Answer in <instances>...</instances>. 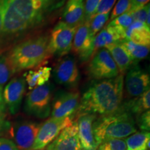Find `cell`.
Wrapping results in <instances>:
<instances>
[{
	"label": "cell",
	"mask_w": 150,
	"mask_h": 150,
	"mask_svg": "<svg viewBox=\"0 0 150 150\" xmlns=\"http://www.w3.org/2000/svg\"><path fill=\"white\" fill-rule=\"evenodd\" d=\"M54 4L55 0H4L3 35L19 34L40 25Z\"/></svg>",
	"instance_id": "6da1fadb"
},
{
	"label": "cell",
	"mask_w": 150,
	"mask_h": 150,
	"mask_svg": "<svg viewBox=\"0 0 150 150\" xmlns=\"http://www.w3.org/2000/svg\"><path fill=\"white\" fill-rule=\"evenodd\" d=\"M124 75L95 82L83 93L76 114L101 116L113 113L120 108L123 101Z\"/></svg>",
	"instance_id": "7a4b0ae2"
},
{
	"label": "cell",
	"mask_w": 150,
	"mask_h": 150,
	"mask_svg": "<svg viewBox=\"0 0 150 150\" xmlns=\"http://www.w3.org/2000/svg\"><path fill=\"white\" fill-rule=\"evenodd\" d=\"M50 35L42 34L31 38L14 47L7 56L13 73L40 66L50 57Z\"/></svg>",
	"instance_id": "3957f363"
},
{
	"label": "cell",
	"mask_w": 150,
	"mask_h": 150,
	"mask_svg": "<svg viewBox=\"0 0 150 150\" xmlns=\"http://www.w3.org/2000/svg\"><path fill=\"white\" fill-rule=\"evenodd\" d=\"M94 138L99 146L108 139H122L137 131L132 114L121 107L113 113L96 118L93 124Z\"/></svg>",
	"instance_id": "277c9868"
},
{
	"label": "cell",
	"mask_w": 150,
	"mask_h": 150,
	"mask_svg": "<svg viewBox=\"0 0 150 150\" xmlns=\"http://www.w3.org/2000/svg\"><path fill=\"white\" fill-rule=\"evenodd\" d=\"M87 73L92 79L103 80L115 77L119 70L107 49L101 48L93 54L87 67Z\"/></svg>",
	"instance_id": "5b68a950"
},
{
	"label": "cell",
	"mask_w": 150,
	"mask_h": 150,
	"mask_svg": "<svg viewBox=\"0 0 150 150\" xmlns=\"http://www.w3.org/2000/svg\"><path fill=\"white\" fill-rule=\"evenodd\" d=\"M52 99V86L45 83L31 90L25 101L24 110L27 113L38 117H46L50 112Z\"/></svg>",
	"instance_id": "8992f818"
},
{
	"label": "cell",
	"mask_w": 150,
	"mask_h": 150,
	"mask_svg": "<svg viewBox=\"0 0 150 150\" xmlns=\"http://www.w3.org/2000/svg\"><path fill=\"white\" fill-rule=\"evenodd\" d=\"M77 28L67 25L62 21L56 24L50 35V55L61 57L68 54L72 50L73 39Z\"/></svg>",
	"instance_id": "52a82bcc"
},
{
	"label": "cell",
	"mask_w": 150,
	"mask_h": 150,
	"mask_svg": "<svg viewBox=\"0 0 150 150\" xmlns=\"http://www.w3.org/2000/svg\"><path fill=\"white\" fill-rule=\"evenodd\" d=\"M75 115L64 118L50 117L40 125L32 150L45 149L59 136L60 133L73 122Z\"/></svg>",
	"instance_id": "ba28073f"
},
{
	"label": "cell",
	"mask_w": 150,
	"mask_h": 150,
	"mask_svg": "<svg viewBox=\"0 0 150 150\" xmlns=\"http://www.w3.org/2000/svg\"><path fill=\"white\" fill-rule=\"evenodd\" d=\"M150 77L147 72L138 65H134L127 72L124 80L123 98L129 99L138 97L149 89Z\"/></svg>",
	"instance_id": "9c48e42d"
},
{
	"label": "cell",
	"mask_w": 150,
	"mask_h": 150,
	"mask_svg": "<svg viewBox=\"0 0 150 150\" xmlns=\"http://www.w3.org/2000/svg\"><path fill=\"white\" fill-rule=\"evenodd\" d=\"M54 78L56 83L69 88H75L78 86L80 73L72 56H66L60 60L54 70Z\"/></svg>",
	"instance_id": "30bf717a"
},
{
	"label": "cell",
	"mask_w": 150,
	"mask_h": 150,
	"mask_svg": "<svg viewBox=\"0 0 150 150\" xmlns=\"http://www.w3.org/2000/svg\"><path fill=\"white\" fill-rule=\"evenodd\" d=\"M90 22L85 21L77 28L73 39L72 50L81 61L86 62L91 59L94 52L95 36L89 27Z\"/></svg>",
	"instance_id": "8fae6325"
},
{
	"label": "cell",
	"mask_w": 150,
	"mask_h": 150,
	"mask_svg": "<svg viewBox=\"0 0 150 150\" xmlns=\"http://www.w3.org/2000/svg\"><path fill=\"white\" fill-rule=\"evenodd\" d=\"M80 101V94L75 90L59 93L52 104V117L64 118L75 115Z\"/></svg>",
	"instance_id": "7c38bea8"
},
{
	"label": "cell",
	"mask_w": 150,
	"mask_h": 150,
	"mask_svg": "<svg viewBox=\"0 0 150 150\" xmlns=\"http://www.w3.org/2000/svg\"><path fill=\"white\" fill-rule=\"evenodd\" d=\"M40 125L32 121L16 124L13 129L12 136L18 150H32Z\"/></svg>",
	"instance_id": "4fadbf2b"
},
{
	"label": "cell",
	"mask_w": 150,
	"mask_h": 150,
	"mask_svg": "<svg viewBox=\"0 0 150 150\" xmlns=\"http://www.w3.org/2000/svg\"><path fill=\"white\" fill-rule=\"evenodd\" d=\"M26 88V81L24 78L13 79L5 87L3 97L6 106L9 112L15 115L18 112L21 106Z\"/></svg>",
	"instance_id": "5bb4252c"
},
{
	"label": "cell",
	"mask_w": 150,
	"mask_h": 150,
	"mask_svg": "<svg viewBox=\"0 0 150 150\" xmlns=\"http://www.w3.org/2000/svg\"><path fill=\"white\" fill-rule=\"evenodd\" d=\"M45 150H81L78 136L77 121L74 120L59 136L45 148Z\"/></svg>",
	"instance_id": "9a60e30c"
},
{
	"label": "cell",
	"mask_w": 150,
	"mask_h": 150,
	"mask_svg": "<svg viewBox=\"0 0 150 150\" xmlns=\"http://www.w3.org/2000/svg\"><path fill=\"white\" fill-rule=\"evenodd\" d=\"M77 116L78 136L82 150H96L97 145L94 138L93 124L97 115L92 114H82Z\"/></svg>",
	"instance_id": "2e32d148"
},
{
	"label": "cell",
	"mask_w": 150,
	"mask_h": 150,
	"mask_svg": "<svg viewBox=\"0 0 150 150\" xmlns=\"http://www.w3.org/2000/svg\"><path fill=\"white\" fill-rule=\"evenodd\" d=\"M125 30L126 29H124L121 27L111 26L108 24L104 29L97 33V35H95L94 40L93 54L99 49L106 47V46L112 43L119 42L125 40Z\"/></svg>",
	"instance_id": "e0dca14e"
},
{
	"label": "cell",
	"mask_w": 150,
	"mask_h": 150,
	"mask_svg": "<svg viewBox=\"0 0 150 150\" xmlns=\"http://www.w3.org/2000/svg\"><path fill=\"white\" fill-rule=\"evenodd\" d=\"M62 20L67 25L79 27L85 22V8L83 0L68 1L65 5Z\"/></svg>",
	"instance_id": "ac0fdd59"
},
{
	"label": "cell",
	"mask_w": 150,
	"mask_h": 150,
	"mask_svg": "<svg viewBox=\"0 0 150 150\" xmlns=\"http://www.w3.org/2000/svg\"><path fill=\"white\" fill-rule=\"evenodd\" d=\"M125 39L140 45H150V27L144 22H134L125 30Z\"/></svg>",
	"instance_id": "d6986e66"
},
{
	"label": "cell",
	"mask_w": 150,
	"mask_h": 150,
	"mask_svg": "<svg viewBox=\"0 0 150 150\" xmlns=\"http://www.w3.org/2000/svg\"><path fill=\"white\" fill-rule=\"evenodd\" d=\"M104 48L107 49L109 52L119 70L120 74L125 75L131 67L135 65L128 53L121 45L120 42L112 43Z\"/></svg>",
	"instance_id": "ffe728a7"
},
{
	"label": "cell",
	"mask_w": 150,
	"mask_h": 150,
	"mask_svg": "<svg viewBox=\"0 0 150 150\" xmlns=\"http://www.w3.org/2000/svg\"><path fill=\"white\" fill-rule=\"evenodd\" d=\"M121 107L131 114H135L136 115L149 110L150 90H147L138 97L122 103Z\"/></svg>",
	"instance_id": "44dd1931"
},
{
	"label": "cell",
	"mask_w": 150,
	"mask_h": 150,
	"mask_svg": "<svg viewBox=\"0 0 150 150\" xmlns=\"http://www.w3.org/2000/svg\"><path fill=\"white\" fill-rule=\"evenodd\" d=\"M52 74V68L41 66L35 70H29L24 74L29 90H33L47 83Z\"/></svg>",
	"instance_id": "7402d4cb"
},
{
	"label": "cell",
	"mask_w": 150,
	"mask_h": 150,
	"mask_svg": "<svg viewBox=\"0 0 150 150\" xmlns=\"http://www.w3.org/2000/svg\"><path fill=\"white\" fill-rule=\"evenodd\" d=\"M126 150H149V131H139L127 137L125 140Z\"/></svg>",
	"instance_id": "603a6c76"
},
{
	"label": "cell",
	"mask_w": 150,
	"mask_h": 150,
	"mask_svg": "<svg viewBox=\"0 0 150 150\" xmlns=\"http://www.w3.org/2000/svg\"><path fill=\"white\" fill-rule=\"evenodd\" d=\"M120 43L128 53L135 65L149 55V47L136 44L127 39L122 40Z\"/></svg>",
	"instance_id": "cb8c5ba5"
},
{
	"label": "cell",
	"mask_w": 150,
	"mask_h": 150,
	"mask_svg": "<svg viewBox=\"0 0 150 150\" xmlns=\"http://www.w3.org/2000/svg\"><path fill=\"white\" fill-rule=\"evenodd\" d=\"M109 13L106 14H96L90 20L89 27L91 31L94 36L95 37L100 30L102 29L104 24L107 22L109 18Z\"/></svg>",
	"instance_id": "d4e9b609"
},
{
	"label": "cell",
	"mask_w": 150,
	"mask_h": 150,
	"mask_svg": "<svg viewBox=\"0 0 150 150\" xmlns=\"http://www.w3.org/2000/svg\"><path fill=\"white\" fill-rule=\"evenodd\" d=\"M13 74L7 56L0 55V86L2 87Z\"/></svg>",
	"instance_id": "484cf974"
},
{
	"label": "cell",
	"mask_w": 150,
	"mask_h": 150,
	"mask_svg": "<svg viewBox=\"0 0 150 150\" xmlns=\"http://www.w3.org/2000/svg\"><path fill=\"white\" fill-rule=\"evenodd\" d=\"M96 150H126V143L122 139H108L99 144Z\"/></svg>",
	"instance_id": "4316f807"
},
{
	"label": "cell",
	"mask_w": 150,
	"mask_h": 150,
	"mask_svg": "<svg viewBox=\"0 0 150 150\" xmlns=\"http://www.w3.org/2000/svg\"><path fill=\"white\" fill-rule=\"evenodd\" d=\"M131 0H118L115 6L112 10L110 15V20H112L117 17L121 16L124 13H128L131 9Z\"/></svg>",
	"instance_id": "83f0119b"
},
{
	"label": "cell",
	"mask_w": 150,
	"mask_h": 150,
	"mask_svg": "<svg viewBox=\"0 0 150 150\" xmlns=\"http://www.w3.org/2000/svg\"><path fill=\"white\" fill-rule=\"evenodd\" d=\"M134 22L131 13H124L113 19L108 23V24L111 26H115V27H121L124 29H127L129 27H130Z\"/></svg>",
	"instance_id": "f1b7e54d"
},
{
	"label": "cell",
	"mask_w": 150,
	"mask_h": 150,
	"mask_svg": "<svg viewBox=\"0 0 150 150\" xmlns=\"http://www.w3.org/2000/svg\"><path fill=\"white\" fill-rule=\"evenodd\" d=\"M102 0H86L84 8H85V21L90 22L91 18L95 15L99 3Z\"/></svg>",
	"instance_id": "f546056e"
},
{
	"label": "cell",
	"mask_w": 150,
	"mask_h": 150,
	"mask_svg": "<svg viewBox=\"0 0 150 150\" xmlns=\"http://www.w3.org/2000/svg\"><path fill=\"white\" fill-rule=\"evenodd\" d=\"M149 4H147V5L142 7L141 8L138 9V10L135 11L132 13H131L134 22L138 21L145 23L146 20L147 18V16L149 15Z\"/></svg>",
	"instance_id": "4dcf8cb0"
},
{
	"label": "cell",
	"mask_w": 150,
	"mask_h": 150,
	"mask_svg": "<svg viewBox=\"0 0 150 150\" xmlns=\"http://www.w3.org/2000/svg\"><path fill=\"white\" fill-rule=\"evenodd\" d=\"M137 125L142 131H149L150 129V111L142 112L140 115H137Z\"/></svg>",
	"instance_id": "1f68e13d"
},
{
	"label": "cell",
	"mask_w": 150,
	"mask_h": 150,
	"mask_svg": "<svg viewBox=\"0 0 150 150\" xmlns=\"http://www.w3.org/2000/svg\"><path fill=\"white\" fill-rule=\"evenodd\" d=\"M115 1L116 0H102L97 7L95 15L109 13L110 10L115 4Z\"/></svg>",
	"instance_id": "d6a6232c"
},
{
	"label": "cell",
	"mask_w": 150,
	"mask_h": 150,
	"mask_svg": "<svg viewBox=\"0 0 150 150\" xmlns=\"http://www.w3.org/2000/svg\"><path fill=\"white\" fill-rule=\"evenodd\" d=\"M0 150H18L13 140L0 138Z\"/></svg>",
	"instance_id": "836d02e7"
},
{
	"label": "cell",
	"mask_w": 150,
	"mask_h": 150,
	"mask_svg": "<svg viewBox=\"0 0 150 150\" xmlns=\"http://www.w3.org/2000/svg\"><path fill=\"white\" fill-rule=\"evenodd\" d=\"M131 6L130 11L128 13H132L134 11L141 8L142 7L145 6L147 4H149V0H131Z\"/></svg>",
	"instance_id": "e575fe53"
},
{
	"label": "cell",
	"mask_w": 150,
	"mask_h": 150,
	"mask_svg": "<svg viewBox=\"0 0 150 150\" xmlns=\"http://www.w3.org/2000/svg\"><path fill=\"white\" fill-rule=\"evenodd\" d=\"M6 104L4 100L3 97V91L2 87L0 86V116L1 117H5V111H6Z\"/></svg>",
	"instance_id": "d590c367"
},
{
	"label": "cell",
	"mask_w": 150,
	"mask_h": 150,
	"mask_svg": "<svg viewBox=\"0 0 150 150\" xmlns=\"http://www.w3.org/2000/svg\"><path fill=\"white\" fill-rule=\"evenodd\" d=\"M4 1L0 0V37L3 35V8Z\"/></svg>",
	"instance_id": "8d00e7d4"
},
{
	"label": "cell",
	"mask_w": 150,
	"mask_h": 150,
	"mask_svg": "<svg viewBox=\"0 0 150 150\" xmlns=\"http://www.w3.org/2000/svg\"><path fill=\"white\" fill-rule=\"evenodd\" d=\"M8 127V122L5 120V117L0 116V136L2 134L3 131Z\"/></svg>",
	"instance_id": "74e56055"
},
{
	"label": "cell",
	"mask_w": 150,
	"mask_h": 150,
	"mask_svg": "<svg viewBox=\"0 0 150 150\" xmlns=\"http://www.w3.org/2000/svg\"><path fill=\"white\" fill-rule=\"evenodd\" d=\"M68 1H79V0H68Z\"/></svg>",
	"instance_id": "f35d334b"
},
{
	"label": "cell",
	"mask_w": 150,
	"mask_h": 150,
	"mask_svg": "<svg viewBox=\"0 0 150 150\" xmlns=\"http://www.w3.org/2000/svg\"><path fill=\"white\" fill-rule=\"evenodd\" d=\"M37 150H45V149H37Z\"/></svg>",
	"instance_id": "ab89813d"
},
{
	"label": "cell",
	"mask_w": 150,
	"mask_h": 150,
	"mask_svg": "<svg viewBox=\"0 0 150 150\" xmlns=\"http://www.w3.org/2000/svg\"><path fill=\"white\" fill-rule=\"evenodd\" d=\"M81 150H82V149H81Z\"/></svg>",
	"instance_id": "60d3db41"
}]
</instances>
